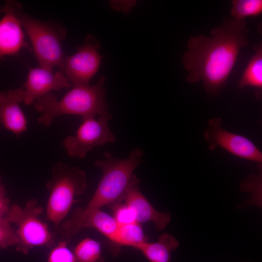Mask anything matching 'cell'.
I'll return each instance as SVG.
<instances>
[{"label": "cell", "instance_id": "cell-9", "mask_svg": "<svg viewBox=\"0 0 262 262\" xmlns=\"http://www.w3.org/2000/svg\"><path fill=\"white\" fill-rule=\"evenodd\" d=\"M220 118L209 120L204 138L211 150L221 147L239 158L261 164L262 152L248 138L224 129Z\"/></svg>", "mask_w": 262, "mask_h": 262}, {"label": "cell", "instance_id": "cell-2", "mask_svg": "<svg viewBox=\"0 0 262 262\" xmlns=\"http://www.w3.org/2000/svg\"><path fill=\"white\" fill-rule=\"evenodd\" d=\"M143 155V150L136 147L126 158L119 159L106 152L103 159L95 161V166L102 171L101 178L87 205L75 210L72 217L62 224L61 240L68 242L77 234L82 229L84 220L91 213L105 205L115 207L123 200L134 176L133 172L141 164Z\"/></svg>", "mask_w": 262, "mask_h": 262}, {"label": "cell", "instance_id": "cell-5", "mask_svg": "<svg viewBox=\"0 0 262 262\" xmlns=\"http://www.w3.org/2000/svg\"><path fill=\"white\" fill-rule=\"evenodd\" d=\"M46 187L49 192L47 218L57 227L76 201L75 197L85 192L86 176L80 167L58 163L52 166L51 177Z\"/></svg>", "mask_w": 262, "mask_h": 262}, {"label": "cell", "instance_id": "cell-11", "mask_svg": "<svg viewBox=\"0 0 262 262\" xmlns=\"http://www.w3.org/2000/svg\"><path fill=\"white\" fill-rule=\"evenodd\" d=\"M16 1L7 0L1 6L3 16L0 20V59L17 54L28 44L16 12Z\"/></svg>", "mask_w": 262, "mask_h": 262}, {"label": "cell", "instance_id": "cell-24", "mask_svg": "<svg viewBox=\"0 0 262 262\" xmlns=\"http://www.w3.org/2000/svg\"><path fill=\"white\" fill-rule=\"evenodd\" d=\"M109 3L111 7L115 10L128 13L135 5L136 2L132 0H112Z\"/></svg>", "mask_w": 262, "mask_h": 262}, {"label": "cell", "instance_id": "cell-8", "mask_svg": "<svg viewBox=\"0 0 262 262\" xmlns=\"http://www.w3.org/2000/svg\"><path fill=\"white\" fill-rule=\"evenodd\" d=\"M99 49V42L92 34H89L75 53L65 57L60 70L73 87L89 85L100 66Z\"/></svg>", "mask_w": 262, "mask_h": 262}, {"label": "cell", "instance_id": "cell-21", "mask_svg": "<svg viewBox=\"0 0 262 262\" xmlns=\"http://www.w3.org/2000/svg\"><path fill=\"white\" fill-rule=\"evenodd\" d=\"M18 241L16 231L11 227L10 223L5 217L0 218V247L6 248L16 246Z\"/></svg>", "mask_w": 262, "mask_h": 262}, {"label": "cell", "instance_id": "cell-16", "mask_svg": "<svg viewBox=\"0 0 262 262\" xmlns=\"http://www.w3.org/2000/svg\"><path fill=\"white\" fill-rule=\"evenodd\" d=\"M118 226L114 216L100 209L91 213L86 217L82 225V229H95L114 244Z\"/></svg>", "mask_w": 262, "mask_h": 262}, {"label": "cell", "instance_id": "cell-4", "mask_svg": "<svg viewBox=\"0 0 262 262\" xmlns=\"http://www.w3.org/2000/svg\"><path fill=\"white\" fill-rule=\"evenodd\" d=\"M16 12L21 25L27 34L40 67L53 70L60 68L65 55L62 42L66 29L60 23L38 20L22 11L20 2L16 1Z\"/></svg>", "mask_w": 262, "mask_h": 262}, {"label": "cell", "instance_id": "cell-12", "mask_svg": "<svg viewBox=\"0 0 262 262\" xmlns=\"http://www.w3.org/2000/svg\"><path fill=\"white\" fill-rule=\"evenodd\" d=\"M140 180L134 175L125 193L123 200L133 211L139 223L152 222L158 230L164 229L171 221L170 214L157 211L141 193Z\"/></svg>", "mask_w": 262, "mask_h": 262}, {"label": "cell", "instance_id": "cell-23", "mask_svg": "<svg viewBox=\"0 0 262 262\" xmlns=\"http://www.w3.org/2000/svg\"><path fill=\"white\" fill-rule=\"evenodd\" d=\"M11 205L4 186L0 184V218L5 217Z\"/></svg>", "mask_w": 262, "mask_h": 262}, {"label": "cell", "instance_id": "cell-18", "mask_svg": "<svg viewBox=\"0 0 262 262\" xmlns=\"http://www.w3.org/2000/svg\"><path fill=\"white\" fill-rule=\"evenodd\" d=\"M73 253L77 262H105L100 244L90 238H85L78 243Z\"/></svg>", "mask_w": 262, "mask_h": 262}, {"label": "cell", "instance_id": "cell-10", "mask_svg": "<svg viewBox=\"0 0 262 262\" xmlns=\"http://www.w3.org/2000/svg\"><path fill=\"white\" fill-rule=\"evenodd\" d=\"M71 86L69 80L61 70L54 73L53 70L40 66L32 68L23 84V101L26 105H31L52 91L67 88Z\"/></svg>", "mask_w": 262, "mask_h": 262}, {"label": "cell", "instance_id": "cell-15", "mask_svg": "<svg viewBox=\"0 0 262 262\" xmlns=\"http://www.w3.org/2000/svg\"><path fill=\"white\" fill-rule=\"evenodd\" d=\"M254 48L255 53L249 60L237 85L241 89L247 86L256 88V98L260 99L262 93V42L256 44Z\"/></svg>", "mask_w": 262, "mask_h": 262}, {"label": "cell", "instance_id": "cell-7", "mask_svg": "<svg viewBox=\"0 0 262 262\" xmlns=\"http://www.w3.org/2000/svg\"><path fill=\"white\" fill-rule=\"evenodd\" d=\"M110 114L82 120L74 135H68L63 142L68 155L72 158L82 159L95 147L114 143L115 134L111 131L108 122Z\"/></svg>", "mask_w": 262, "mask_h": 262}, {"label": "cell", "instance_id": "cell-22", "mask_svg": "<svg viewBox=\"0 0 262 262\" xmlns=\"http://www.w3.org/2000/svg\"><path fill=\"white\" fill-rule=\"evenodd\" d=\"M114 216L119 226L136 222L133 211L126 204L115 206Z\"/></svg>", "mask_w": 262, "mask_h": 262}, {"label": "cell", "instance_id": "cell-14", "mask_svg": "<svg viewBox=\"0 0 262 262\" xmlns=\"http://www.w3.org/2000/svg\"><path fill=\"white\" fill-rule=\"evenodd\" d=\"M179 246V241L173 236L164 233L156 242H146L139 250L150 262H169L172 252Z\"/></svg>", "mask_w": 262, "mask_h": 262}, {"label": "cell", "instance_id": "cell-13", "mask_svg": "<svg viewBox=\"0 0 262 262\" xmlns=\"http://www.w3.org/2000/svg\"><path fill=\"white\" fill-rule=\"evenodd\" d=\"M23 93L22 87L0 92V123L16 136L27 129V120L19 106Z\"/></svg>", "mask_w": 262, "mask_h": 262}, {"label": "cell", "instance_id": "cell-25", "mask_svg": "<svg viewBox=\"0 0 262 262\" xmlns=\"http://www.w3.org/2000/svg\"><path fill=\"white\" fill-rule=\"evenodd\" d=\"M0 180H1V179H0V184H1Z\"/></svg>", "mask_w": 262, "mask_h": 262}, {"label": "cell", "instance_id": "cell-6", "mask_svg": "<svg viewBox=\"0 0 262 262\" xmlns=\"http://www.w3.org/2000/svg\"><path fill=\"white\" fill-rule=\"evenodd\" d=\"M43 210L34 199L28 200L23 208L15 203L11 205L5 218L17 227L16 251L27 254L34 247H50L54 244L48 224L39 218Z\"/></svg>", "mask_w": 262, "mask_h": 262}, {"label": "cell", "instance_id": "cell-20", "mask_svg": "<svg viewBox=\"0 0 262 262\" xmlns=\"http://www.w3.org/2000/svg\"><path fill=\"white\" fill-rule=\"evenodd\" d=\"M67 242L61 241L49 251L47 262H77L73 251L67 246Z\"/></svg>", "mask_w": 262, "mask_h": 262}, {"label": "cell", "instance_id": "cell-3", "mask_svg": "<svg viewBox=\"0 0 262 262\" xmlns=\"http://www.w3.org/2000/svg\"><path fill=\"white\" fill-rule=\"evenodd\" d=\"M105 92V78L101 76L92 85L73 87L60 100L49 93L34 102L35 109L41 114L37 122L49 127L59 115H78L83 120L109 115Z\"/></svg>", "mask_w": 262, "mask_h": 262}, {"label": "cell", "instance_id": "cell-19", "mask_svg": "<svg viewBox=\"0 0 262 262\" xmlns=\"http://www.w3.org/2000/svg\"><path fill=\"white\" fill-rule=\"evenodd\" d=\"M230 9L231 17L237 20L247 16H257L262 13V0H232Z\"/></svg>", "mask_w": 262, "mask_h": 262}, {"label": "cell", "instance_id": "cell-1", "mask_svg": "<svg viewBox=\"0 0 262 262\" xmlns=\"http://www.w3.org/2000/svg\"><path fill=\"white\" fill-rule=\"evenodd\" d=\"M249 33L246 19L226 17L221 25L212 29L211 36H191L182 58L187 82L202 81L208 95H218L226 86L241 49L248 45Z\"/></svg>", "mask_w": 262, "mask_h": 262}, {"label": "cell", "instance_id": "cell-17", "mask_svg": "<svg viewBox=\"0 0 262 262\" xmlns=\"http://www.w3.org/2000/svg\"><path fill=\"white\" fill-rule=\"evenodd\" d=\"M147 241L141 224L136 222L118 226L114 245L131 246L139 250Z\"/></svg>", "mask_w": 262, "mask_h": 262}]
</instances>
